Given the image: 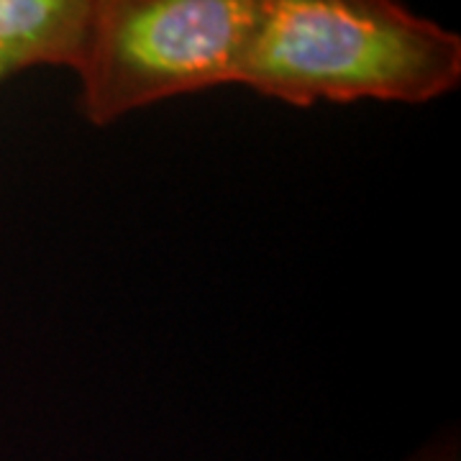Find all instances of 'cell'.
I'll use <instances>...</instances> for the list:
<instances>
[{
	"label": "cell",
	"instance_id": "6da1fadb",
	"mask_svg": "<svg viewBox=\"0 0 461 461\" xmlns=\"http://www.w3.org/2000/svg\"><path fill=\"white\" fill-rule=\"evenodd\" d=\"M461 80V36L393 0H262L236 85L297 108L429 103Z\"/></svg>",
	"mask_w": 461,
	"mask_h": 461
},
{
	"label": "cell",
	"instance_id": "7a4b0ae2",
	"mask_svg": "<svg viewBox=\"0 0 461 461\" xmlns=\"http://www.w3.org/2000/svg\"><path fill=\"white\" fill-rule=\"evenodd\" d=\"M262 0H95L80 113L108 126L159 100L236 85Z\"/></svg>",
	"mask_w": 461,
	"mask_h": 461
},
{
	"label": "cell",
	"instance_id": "3957f363",
	"mask_svg": "<svg viewBox=\"0 0 461 461\" xmlns=\"http://www.w3.org/2000/svg\"><path fill=\"white\" fill-rule=\"evenodd\" d=\"M95 0H0V80L32 67L83 62Z\"/></svg>",
	"mask_w": 461,
	"mask_h": 461
}]
</instances>
